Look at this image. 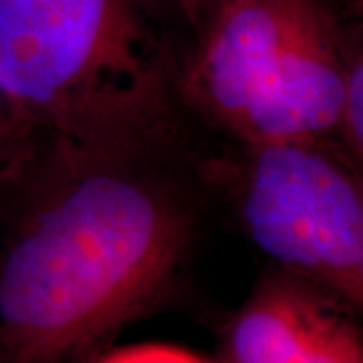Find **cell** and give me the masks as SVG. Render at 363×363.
Masks as SVG:
<instances>
[{
	"label": "cell",
	"instance_id": "4",
	"mask_svg": "<svg viewBox=\"0 0 363 363\" xmlns=\"http://www.w3.org/2000/svg\"><path fill=\"white\" fill-rule=\"evenodd\" d=\"M357 35L362 0H286L274 69L230 142L311 140L337 145L345 57Z\"/></svg>",
	"mask_w": 363,
	"mask_h": 363
},
{
	"label": "cell",
	"instance_id": "5",
	"mask_svg": "<svg viewBox=\"0 0 363 363\" xmlns=\"http://www.w3.org/2000/svg\"><path fill=\"white\" fill-rule=\"evenodd\" d=\"M359 315L335 293L267 264L222 327L214 363H363Z\"/></svg>",
	"mask_w": 363,
	"mask_h": 363
},
{
	"label": "cell",
	"instance_id": "8",
	"mask_svg": "<svg viewBox=\"0 0 363 363\" xmlns=\"http://www.w3.org/2000/svg\"><path fill=\"white\" fill-rule=\"evenodd\" d=\"M39 135L0 87V186L18 168Z\"/></svg>",
	"mask_w": 363,
	"mask_h": 363
},
{
	"label": "cell",
	"instance_id": "3",
	"mask_svg": "<svg viewBox=\"0 0 363 363\" xmlns=\"http://www.w3.org/2000/svg\"><path fill=\"white\" fill-rule=\"evenodd\" d=\"M214 178L222 216L269 264L363 311V168L327 142L218 138Z\"/></svg>",
	"mask_w": 363,
	"mask_h": 363
},
{
	"label": "cell",
	"instance_id": "2",
	"mask_svg": "<svg viewBox=\"0 0 363 363\" xmlns=\"http://www.w3.org/2000/svg\"><path fill=\"white\" fill-rule=\"evenodd\" d=\"M196 35L180 0H0V87L39 133L180 105Z\"/></svg>",
	"mask_w": 363,
	"mask_h": 363
},
{
	"label": "cell",
	"instance_id": "7",
	"mask_svg": "<svg viewBox=\"0 0 363 363\" xmlns=\"http://www.w3.org/2000/svg\"><path fill=\"white\" fill-rule=\"evenodd\" d=\"M339 150L351 164L363 168V39L357 35L350 43L345 57L343 99L337 128Z\"/></svg>",
	"mask_w": 363,
	"mask_h": 363
},
{
	"label": "cell",
	"instance_id": "6",
	"mask_svg": "<svg viewBox=\"0 0 363 363\" xmlns=\"http://www.w3.org/2000/svg\"><path fill=\"white\" fill-rule=\"evenodd\" d=\"M286 0H218L178 83L186 113L220 140H236L271 77L285 35Z\"/></svg>",
	"mask_w": 363,
	"mask_h": 363
},
{
	"label": "cell",
	"instance_id": "9",
	"mask_svg": "<svg viewBox=\"0 0 363 363\" xmlns=\"http://www.w3.org/2000/svg\"><path fill=\"white\" fill-rule=\"evenodd\" d=\"M95 363H214L194 351L169 343H138L105 351Z\"/></svg>",
	"mask_w": 363,
	"mask_h": 363
},
{
	"label": "cell",
	"instance_id": "1",
	"mask_svg": "<svg viewBox=\"0 0 363 363\" xmlns=\"http://www.w3.org/2000/svg\"><path fill=\"white\" fill-rule=\"evenodd\" d=\"M216 145L182 105L40 133L0 186V363H95L180 297L222 216Z\"/></svg>",
	"mask_w": 363,
	"mask_h": 363
}]
</instances>
